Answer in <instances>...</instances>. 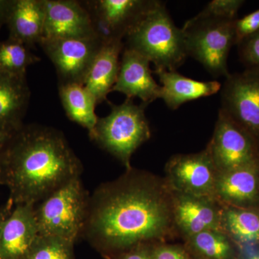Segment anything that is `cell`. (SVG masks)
I'll return each mask as SVG.
<instances>
[{
	"label": "cell",
	"instance_id": "6da1fadb",
	"mask_svg": "<svg viewBox=\"0 0 259 259\" xmlns=\"http://www.w3.org/2000/svg\"><path fill=\"white\" fill-rule=\"evenodd\" d=\"M171 191L164 177L131 166L90 195L81 238L106 259L136 245L177 236Z\"/></svg>",
	"mask_w": 259,
	"mask_h": 259
},
{
	"label": "cell",
	"instance_id": "7a4b0ae2",
	"mask_svg": "<svg viewBox=\"0 0 259 259\" xmlns=\"http://www.w3.org/2000/svg\"><path fill=\"white\" fill-rule=\"evenodd\" d=\"M82 171L64 134L49 126L23 125L0 153V185L15 205H35Z\"/></svg>",
	"mask_w": 259,
	"mask_h": 259
},
{
	"label": "cell",
	"instance_id": "3957f363",
	"mask_svg": "<svg viewBox=\"0 0 259 259\" xmlns=\"http://www.w3.org/2000/svg\"><path fill=\"white\" fill-rule=\"evenodd\" d=\"M124 47L144 56L156 69L177 71L188 56L183 30L177 27L161 1H156L126 36Z\"/></svg>",
	"mask_w": 259,
	"mask_h": 259
},
{
	"label": "cell",
	"instance_id": "277c9868",
	"mask_svg": "<svg viewBox=\"0 0 259 259\" xmlns=\"http://www.w3.org/2000/svg\"><path fill=\"white\" fill-rule=\"evenodd\" d=\"M146 107L142 103L136 105L132 98H126L121 105H111L110 113L99 118L89 134L91 141L117 158L126 169L131 167L135 151L151 139Z\"/></svg>",
	"mask_w": 259,
	"mask_h": 259
},
{
	"label": "cell",
	"instance_id": "5b68a950",
	"mask_svg": "<svg viewBox=\"0 0 259 259\" xmlns=\"http://www.w3.org/2000/svg\"><path fill=\"white\" fill-rule=\"evenodd\" d=\"M90 195L81 177L74 179L34 205L39 235L76 242L81 238Z\"/></svg>",
	"mask_w": 259,
	"mask_h": 259
},
{
	"label": "cell",
	"instance_id": "8992f818",
	"mask_svg": "<svg viewBox=\"0 0 259 259\" xmlns=\"http://www.w3.org/2000/svg\"><path fill=\"white\" fill-rule=\"evenodd\" d=\"M234 20L194 16L182 28L187 55L203 65L213 76L227 78L231 74L228 58L236 44Z\"/></svg>",
	"mask_w": 259,
	"mask_h": 259
},
{
	"label": "cell",
	"instance_id": "52a82bcc",
	"mask_svg": "<svg viewBox=\"0 0 259 259\" xmlns=\"http://www.w3.org/2000/svg\"><path fill=\"white\" fill-rule=\"evenodd\" d=\"M220 110L259 146V68L230 74L221 88Z\"/></svg>",
	"mask_w": 259,
	"mask_h": 259
},
{
	"label": "cell",
	"instance_id": "ba28073f",
	"mask_svg": "<svg viewBox=\"0 0 259 259\" xmlns=\"http://www.w3.org/2000/svg\"><path fill=\"white\" fill-rule=\"evenodd\" d=\"M157 0H88L95 34L102 42L122 40L134 30Z\"/></svg>",
	"mask_w": 259,
	"mask_h": 259
},
{
	"label": "cell",
	"instance_id": "9c48e42d",
	"mask_svg": "<svg viewBox=\"0 0 259 259\" xmlns=\"http://www.w3.org/2000/svg\"><path fill=\"white\" fill-rule=\"evenodd\" d=\"M218 173L259 160V146L244 130L221 110L207 147Z\"/></svg>",
	"mask_w": 259,
	"mask_h": 259
},
{
	"label": "cell",
	"instance_id": "30bf717a",
	"mask_svg": "<svg viewBox=\"0 0 259 259\" xmlns=\"http://www.w3.org/2000/svg\"><path fill=\"white\" fill-rule=\"evenodd\" d=\"M218 171L207 148L198 153L177 154L165 166V180L173 192L214 198Z\"/></svg>",
	"mask_w": 259,
	"mask_h": 259
},
{
	"label": "cell",
	"instance_id": "8fae6325",
	"mask_svg": "<svg viewBox=\"0 0 259 259\" xmlns=\"http://www.w3.org/2000/svg\"><path fill=\"white\" fill-rule=\"evenodd\" d=\"M104 42L98 37L77 39H44L38 45L55 67L59 84L80 83Z\"/></svg>",
	"mask_w": 259,
	"mask_h": 259
},
{
	"label": "cell",
	"instance_id": "7c38bea8",
	"mask_svg": "<svg viewBox=\"0 0 259 259\" xmlns=\"http://www.w3.org/2000/svg\"><path fill=\"white\" fill-rule=\"evenodd\" d=\"M171 209L175 231L183 241L201 232L220 229L222 204L213 197L171 191Z\"/></svg>",
	"mask_w": 259,
	"mask_h": 259
},
{
	"label": "cell",
	"instance_id": "4fadbf2b",
	"mask_svg": "<svg viewBox=\"0 0 259 259\" xmlns=\"http://www.w3.org/2000/svg\"><path fill=\"white\" fill-rule=\"evenodd\" d=\"M93 37L97 36L90 13L82 1L46 0L42 38L77 39Z\"/></svg>",
	"mask_w": 259,
	"mask_h": 259
},
{
	"label": "cell",
	"instance_id": "5bb4252c",
	"mask_svg": "<svg viewBox=\"0 0 259 259\" xmlns=\"http://www.w3.org/2000/svg\"><path fill=\"white\" fill-rule=\"evenodd\" d=\"M150 63L139 53L124 47L118 76L112 92L124 94L127 98L138 97L146 107L161 99V87L153 79Z\"/></svg>",
	"mask_w": 259,
	"mask_h": 259
},
{
	"label": "cell",
	"instance_id": "9a60e30c",
	"mask_svg": "<svg viewBox=\"0 0 259 259\" xmlns=\"http://www.w3.org/2000/svg\"><path fill=\"white\" fill-rule=\"evenodd\" d=\"M38 236L33 204H17L0 226V259H23Z\"/></svg>",
	"mask_w": 259,
	"mask_h": 259
},
{
	"label": "cell",
	"instance_id": "2e32d148",
	"mask_svg": "<svg viewBox=\"0 0 259 259\" xmlns=\"http://www.w3.org/2000/svg\"><path fill=\"white\" fill-rule=\"evenodd\" d=\"M214 198L222 205L259 209V160L218 173Z\"/></svg>",
	"mask_w": 259,
	"mask_h": 259
},
{
	"label": "cell",
	"instance_id": "e0dca14e",
	"mask_svg": "<svg viewBox=\"0 0 259 259\" xmlns=\"http://www.w3.org/2000/svg\"><path fill=\"white\" fill-rule=\"evenodd\" d=\"M123 49L122 40L104 42L89 69L83 86L95 97L97 105L106 101L115 84Z\"/></svg>",
	"mask_w": 259,
	"mask_h": 259
},
{
	"label": "cell",
	"instance_id": "ac0fdd59",
	"mask_svg": "<svg viewBox=\"0 0 259 259\" xmlns=\"http://www.w3.org/2000/svg\"><path fill=\"white\" fill-rule=\"evenodd\" d=\"M46 0H13L6 25L10 38L30 49L44 37Z\"/></svg>",
	"mask_w": 259,
	"mask_h": 259
},
{
	"label": "cell",
	"instance_id": "d6986e66",
	"mask_svg": "<svg viewBox=\"0 0 259 259\" xmlns=\"http://www.w3.org/2000/svg\"><path fill=\"white\" fill-rule=\"evenodd\" d=\"M30 97L26 76L0 73V130L15 134L23 127Z\"/></svg>",
	"mask_w": 259,
	"mask_h": 259
},
{
	"label": "cell",
	"instance_id": "ffe728a7",
	"mask_svg": "<svg viewBox=\"0 0 259 259\" xmlns=\"http://www.w3.org/2000/svg\"><path fill=\"white\" fill-rule=\"evenodd\" d=\"M153 73L161 83V99L171 110H177L186 102L215 95L222 88L219 81H197L177 71L155 69Z\"/></svg>",
	"mask_w": 259,
	"mask_h": 259
},
{
	"label": "cell",
	"instance_id": "44dd1931",
	"mask_svg": "<svg viewBox=\"0 0 259 259\" xmlns=\"http://www.w3.org/2000/svg\"><path fill=\"white\" fill-rule=\"evenodd\" d=\"M220 230L238 247L259 244V209L222 205Z\"/></svg>",
	"mask_w": 259,
	"mask_h": 259
},
{
	"label": "cell",
	"instance_id": "7402d4cb",
	"mask_svg": "<svg viewBox=\"0 0 259 259\" xmlns=\"http://www.w3.org/2000/svg\"><path fill=\"white\" fill-rule=\"evenodd\" d=\"M61 103L70 120L93 132L99 117L95 114L96 100L90 91L80 83L59 84Z\"/></svg>",
	"mask_w": 259,
	"mask_h": 259
},
{
	"label": "cell",
	"instance_id": "603a6c76",
	"mask_svg": "<svg viewBox=\"0 0 259 259\" xmlns=\"http://www.w3.org/2000/svg\"><path fill=\"white\" fill-rule=\"evenodd\" d=\"M184 246L192 258L236 259L238 246L221 230H208L184 241Z\"/></svg>",
	"mask_w": 259,
	"mask_h": 259
},
{
	"label": "cell",
	"instance_id": "cb8c5ba5",
	"mask_svg": "<svg viewBox=\"0 0 259 259\" xmlns=\"http://www.w3.org/2000/svg\"><path fill=\"white\" fill-rule=\"evenodd\" d=\"M23 42L8 37L0 41V73L26 76L28 66L40 61Z\"/></svg>",
	"mask_w": 259,
	"mask_h": 259
},
{
	"label": "cell",
	"instance_id": "d4e9b609",
	"mask_svg": "<svg viewBox=\"0 0 259 259\" xmlns=\"http://www.w3.org/2000/svg\"><path fill=\"white\" fill-rule=\"evenodd\" d=\"M74 245L59 237L39 235L23 259H75Z\"/></svg>",
	"mask_w": 259,
	"mask_h": 259
},
{
	"label": "cell",
	"instance_id": "484cf974",
	"mask_svg": "<svg viewBox=\"0 0 259 259\" xmlns=\"http://www.w3.org/2000/svg\"><path fill=\"white\" fill-rule=\"evenodd\" d=\"M244 3L243 0H212L195 17L236 20L237 13Z\"/></svg>",
	"mask_w": 259,
	"mask_h": 259
},
{
	"label": "cell",
	"instance_id": "4316f807",
	"mask_svg": "<svg viewBox=\"0 0 259 259\" xmlns=\"http://www.w3.org/2000/svg\"><path fill=\"white\" fill-rule=\"evenodd\" d=\"M236 44H240L245 38L259 30V8L241 19L234 20Z\"/></svg>",
	"mask_w": 259,
	"mask_h": 259
},
{
	"label": "cell",
	"instance_id": "83f0119b",
	"mask_svg": "<svg viewBox=\"0 0 259 259\" xmlns=\"http://www.w3.org/2000/svg\"><path fill=\"white\" fill-rule=\"evenodd\" d=\"M242 60L248 68H259V30L239 44Z\"/></svg>",
	"mask_w": 259,
	"mask_h": 259
},
{
	"label": "cell",
	"instance_id": "f1b7e54d",
	"mask_svg": "<svg viewBox=\"0 0 259 259\" xmlns=\"http://www.w3.org/2000/svg\"><path fill=\"white\" fill-rule=\"evenodd\" d=\"M154 259H192L184 245L156 243L153 247Z\"/></svg>",
	"mask_w": 259,
	"mask_h": 259
},
{
	"label": "cell",
	"instance_id": "f546056e",
	"mask_svg": "<svg viewBox=\"0 0 259 259\" xmlns=\"http://www.w3.org/2000/svg\"><path fill=\"white\" fill-rule=\"evenodd\" d=\"M156 243H146L136 245L116 259H154L153 247Z\"/></svg>",
	"mask_w": 259,
	"mask_h": 259
},
{
	"label": "cell",
	"instance_id": "4dcf8cb0",
	"mask_svg": "<svg viewBox=\"0 0 259 259\" xmlns=\"http://www.w3.org/2000/svg\"><path fill=\"white\" fill-rule=\"evenodd\" d=\"M236 259H259V244L238 247Z\"/></svg>",
	"mask_w": 259,
	"mask_h": 259
},
{
	"label": "cell",
	"instance_id": "1f68e13d",
	"mask_svg": "<svg viewBox=\"0 0 259 259\" xmlns=\"http://www.w3.org/2000/svg\"><path fill=\"white\" fill-rule=\"evenodd\" d=\"M13 0H0V29L6 25Z\"/></svg>",
	"mask_w": 259,
	"mask_h": 259
},
{
	"label": "cell",
	"instance_id": "d6a6232c",
	"mask_svg": "<svg viewBox=\"0 0 259 259\" xmlns=\"http://www.w3.org/2000/svg\"><path fill=\"white\" fill-rule=\"evenodd\" d=\"M13 134H10V133L0 130V153L3 151L8 143L9 142Z\"/></svg>",
	"mask_w": 259,
	"mask_h": 259
},
{
	"label": "cell",
	"instance_id": "836d02e7",
	"mask_svg": "<svg viewBox=\"0 0 259 259\" xmlns=\"http://www.w3.org/2000/svg\"><path fill=\"white\" fill-rule=\"evenodd\" d=\"M13 204L8 201L5 207L0 209V226H1L2 222H3L4 218L8 215L10 212H11L12 207H13Z\"/></svg>",
	"mask_w": 259,
	"mask_h": 259
},
{
	"label": "cell",
	"instance_id": "e575fe53",
	"mask_svg": "<svg viewBox=\"0 0 259 259\" xmlns=\"http://www.w3.org/2000/svg\"><path fill=\"white\" fill-rule=\"evenodd\" d=\"M191 257H192V256H191ZM192 259H197V258H192Z\"/></svg>",
	"mask_w": 259,
	"mask_h": 259
}]
</instances>
